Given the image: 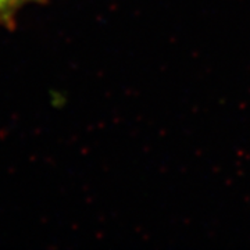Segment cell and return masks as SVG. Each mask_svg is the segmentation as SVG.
<instances>
[{"instance_id": "obj_1", "label": "cell", "mask_w": 250, "mask_h": 250, "mask_svg": "<svg viewBox=\"0 0 250 250\" xmlns=\"http://www.w3.org/2000/svg\"><path fill=\"white\" fill-rule=\"evenodd\" d=\"M39 1L43 0H0V27H7L13 24L20 10L28 4Z\"/></svg>"}]
</instances>
